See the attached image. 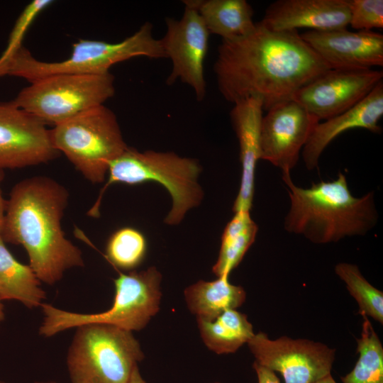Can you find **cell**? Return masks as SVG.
I'll use <instances>...</instances> for the list:
<instances>
[{
    "label": "cell",
    "mask_w": 383,
    "mask_h": 383,
    "mask_svg": "<svg viewBox=\"0 0 383 383\" xmlns=\"http://www.w3.org/2000/svg\"><path fill=\"white\" fill-rule=\"evenodd\" d=\"M330 69L297 30H274L260 22L244 36L222 40L213 65L226 101L234 104L257 97L265 111L292 99Z\"/></svg>",
    "instance_id": "6da1fadb"
},
{
    "label": "cell",
    "mask_w": 383,
    "mask_h": 383,
    "mask_svg": "<svg viewBox=\"0 0 383 383\" xmlns=\"http://www.w3.org/2000/svg\"><path fill=\"white\" fill-rule=\"evenodd\" d=\"M68 199L64 186L38 176L17 183L6 200L0 236L4 243L25 248L29 266L48 284L61 279L66 270L84 266L81 250L62 228Z\"/></svg>",
    "instance_id": "7a4b0ae2"
},
{
    "label": "cell",
    "mask_w": 383,
    "mask_h": 383,
    "mask_svg": "<svg viewBox=\"0 0 383 383\" xmlns=\"http://www.w3.org/2000/svg\"><path fill=\"white\" fill-rule=\"evenodd\" d=\"M282 178L291 201L284 223L289 233L325 244L348 236L364 235L377 222L374 192L354 196L341 172L334 180L313 183L307 189L296 186L290 172L282 173Z\"/></svg>",
    "instance_id": "3957f363"
},
{
    "label": "cell",
    "mask_w": 383,
    "mask_h": 383,
    "mask_svg": "<svg viewBox=\"0 0 383 383\" xmlns=\"http://www.w3.org/2000/svg\"><path fill=\"white\" fill-rule=\"evenodd\" d=\"M201 171L199 163L193 158L181 157L173 152H140L128 147L111 162L107 181L87 215L99 217L103 195L114 183L136 185L155 182L167 190L172 199V208L165 222L177 225L189 210L201 202L203 191L198 183Z\"/></svg>",
    "instance_id": "277c9868"
},
{
    "label": "cell",
    "mask_w": 383,
    "mask_h": 383,
    "mask_svg": "<svg viewBox=\"0 0 383 383\" xmlns=\"http://www.w3.org/2000/svg\"><path fill=\"white\" fill-rule=\"evenodd\" d=\"M138 56L167 58L160 40L154 37L152 25L148 22L121 42L80 40L73 44L70 57L59 62L40 61L21 47L0 63V77L14 76L33 82L56 74H102L109 72L113 65Z\"/></svg>",
    "instance_id": "5b68a950"
},
{
    "label": "cell",
    "mask_w": 383,
    "mask_h": 383,
    "mask_svg": "<svg viewBox=\"0 0 383 383\" xmlns=\"http://www.w3.org/2000/svg\"><path fill=\"white\" fill-rule=\"evenodd\" d=\"M162 275L155 267L120 273L114 280L112 306L98 313H79L42 304L44 318L40 334L50 337L87 324H105L132 332L143 329L159 311Z\"/></svg>",
    "instance_id": "8992f818"
},
{
    "label": "cell",
    "mask_w": 383,
    "mask_h": 383,
    "mask_svg": "<svg viewBox=\"0 0 383 383\" xmlns=\"http://www.w3.org/2000/svg\"><path fill=\"white\" fill-rule=\"evenodd\" d=\"M77 328L67 358L71 383H128L144 357L132 332L95 323Z\"/></svg>",
    "instance_id": "52a82bcc"
},
{
    "label": "cell",
    "mask_w": 383,
    "mask_h": 383,
    "mask_svg": "<svg viewBox=\"0 0 383 383\" xmlns=\"http://www.w3.org/2000/svg\"><path fill=\"white\" fill-rule=\"evenodd\" d=\"M50 135L54 148L91 183L103 182L111 162L128 147L116 115L104 104L55 126Z\"/></svg>",
    "instance_id": "ba28073f"
},
{
    "label": "cell",
    "mask_w": 383,
    "mask_h": 383,
    "mask_svg": "<svg viewBox=\"0 0 383 383\" xmlns=\"http://www.w3.org/2000/svg\"><path fill=\"white\" fill-rule=\"evenodd\" d=\"M114 92V77L110 72L56 74L30 82L11 102L45 124L56 126L103 105Z\"/></svg>",
    "instance_id": "9c48e42d"
},
{
    "label": "cell",
    "mask_w": 383,
    "mask_h": 383,
    "mask_svg": "<svg viewBox=\"0 0 383 383\" xmlns=\"http://www.w3.org/2000/svg\"><path fill=\"white\" fill-rule=\"evenodd\" d=\"M259 365L279 372L284 383H314L331 374L335 350L308 339L272 340L259 332L247 343Z\"/></svg>",
    "instance_id": "30bf717a"
},
{
    "label": "cell",
    "mask_w": 383,
    "mask_h": 383,
    "mask_svg": "<svg viewBox=\"0 0 383 383\" xmlns=\"http://www.w3.org/2000/svg\"><path fill=\"white\" fill-rule=\"evenodd\" d=\"M166 32L160 40L167 58L172 62L167 84L177 79L192 87L198 101L206 94L204 60L209 32L194 9L185 6L179 19L167 18Z\"/></svg>",
    "instance_id": "8fae6325"
},
{
    "label": "cell",
    "mask_w": 383,
    "mask_h": 383,
    "mask_svg": "<svg viewBox=\"0 0 383 383\" xmlns=\"http://www.w3.org/2000/svg\"><path fill=\"white\" fill-rule=\"evenodd\" d=\"M382 79L383 72L372 68H333L301 88L292 99L325 121L357 104Z\"/></svg>",
    "instance_id": "7c38bea8"
},
{
    "label": "cell",
    "mask_w": 383,
    "mask_h": 383,
    "mask_svg": "<svg viewBox=\"0 0 383 383\" xmlns=\"http://www.w3.org/2000/svg\"><path fill=\"white\" fill-rule=\"evenodd\" d=\"M46 124L11 101L0 104V168L47 163L59 155Z\"/></svg>",
    "instance_id": "4fadbf2b"
},
{
    "label": "cell",
    "mask_w": 383,
    "mask_h": 383,
    "mask_svg": "<svg viewBox=\"0 0 383 383\" xmlns=\"http://www.w3.org/2000/svg\"><path fill=\"white\" fill-rule=\"evenodd\" d=\"M262 117L260 159L290 172L313 128L320 122L294 99L279 104Z\"/></svg>",
    "instance_id": "5bb4252c"
},
{
    "label": "cell",
    "mask_w": 383,
    "mask_h": 383,
    "mask_svg": "<svg viewBox=\"0 0 383 383\" xmlns=\"http://www.w3.org/2000/svg\"><path fill=\"white\" fill-rule=\"evenodd\" d=\"M301 38L331 68L372 69L383 65V35L347 28L307 30Z\"/></svg>",
    "instance_id": "9a60e30c"
},
{
    "label": "cell",
    "mask_w": 383,
    "mask_h": 383,
    "mask_svg": "<svg viewBox=\"0 0 383 383\" xmlns=\"http://www.w3.org/2000/svg\"><path fill=\"white\" fill-rule=\"evenodd\" d=\"M349 21L350 0H277L260 22L274 30L326 31L347 28Z\"/></svg>",
    "instance_id": "2e32d148"
},
{
    "label": "cell",
    "mask_w": 383,
    "mask_h": 383,
    "mask_svg": "<svg viewBox=\"0 0 383 383\" xmlns=\"http://www.w3.org/2000/svg\"><path fill=\"white\" fill-rule=\"evenodd\" d=\"M383 115V82L360 102L351 109L313 128L303 148L302 157L306 168L315 169L326 148L342 133L353 128H364L374 133L381 132L379 125Z\"/></svg>",
    "instance_id": "e0dca14e"
},
{
    "label": "cell",
    "mask_w": 383,
    "mask_h": 383,
    "mask_svg": "<svg viewBox=\"0 0 383 383\" xmlns=\"http://www.w3.org/2000/svg\"><path fill=\"white\" fill-rule=\"evenodd\" d=\"M231 119L240 147L242 167L238 194L233 206L235 212L250 211L255 190L256 164L260 159V130L263 106L259 98L250 97L236 101Z\"/></svg>",
    "instance_id": "ac0fdd59"
},
{
    "label": "cell",
    "mask_w": 383,
    "mask_h": 383,
    "mask_svg": "<svg viewBox=\"0 0 383 383\" xmlns=\"http://www.w3.org/2000/svg\"><path fill=\"white\" fill-rule=\"evenodd\" d=\"M184 6L196 10L210 34L233 40L250 33L255 27L253 10L245 0H187Z\"/></svg>",
    "instance_id": "d6986e66"
},
{
    "label": "cell",
    "mask_w": 383,
    "mask_h": 383,
    "mask_svg": "<svg viewBox=\"0 0 383 383\" xmlns=\"http://www.w3.org/2000/svg\"><path fill=\"white\" fill-rule=\"evenodd\" d=\"M187 307L196 318L212 321L228 309H236L245 301L244 289L228 281V276L216 280L199 281L184 290Z\"/></svg>",
    "instance_id": "ffe728a7"
},
{
    "label": "cell",
    "mask_w": 383,
    "mask_h": 383,
    "mask_svg": "<svg viewBox=\"0 0 383 383\" xmlns=\"http://www.w3.org/2000/svg\"><path fill=\"white\" fill-rule=\"evenodd\" d=\"M45 298L32 268L16 260L0 236V299L17 300L32 309L41 306Z\"/></svg>",
    "instance_id": "44dd1931"
},
{
    "label": "cell",
    "mask_w": 383,
    "mask_h": 383,
    "mask_svg": "<svg viewBox=\"0 0 383 383\" xmlns=\"http://www.w3.org/2000/svg\"><path fill=\"white\" fill-rule=\"evenodd\" d=\"M201 338L206 347L217 354L235 353L254 336L247 316L228 309L212 321L197 318Z\"/></svg>",
    "instance_id": "7402d4cb"
},
{
    "label": "cell",
    "mask_w": 383,
    "mask_h": 383,
    "mask_svg": "<svg viewBox=\"0 0 383 383\" xmlns=\"http://www.w3.org/2000/svg\"><path fill=\"white\" fill-rule=\"evenodd\" d=\"M257 230L250 211L235 212L223 232L218 257L212 268L213 274L218 277H228L254 243Z\"/></svg>",
    "instance_id": "603a6c76"
},
{
    "label": "cell",
    "mask_w": 383,
    "mask_h": 383,
    "mask_svg": "<svg viewBox=\"0 0 383 383\" xmlns=\"http://www.w3.org/2000/svg\"><path fill=\"white\" fill-rule=\"evenodd\" d=\"M363 321L356 340L359 358L353 370L342 377L343 383H383V347L368 318Z\"/></svg>",
    "instance_id": "cb8c5ba5"
},
{
    "label": "cell",
    "mask_w": 383,
    "mask_h": 383,
    "mask_svg": "<svg viewBox=\"0 0 383 383\" xmlns=\"http://www.w3.org/2000/svg\"><path fill=\"white\" fill-rule=\"evenodd\" d=\"M335 272L343 281L355 299L359 313L383 323V293L373 287L361 274L355 265L340 262L335 266Z\"/></svg>",
    "instance_id": "d4e9b609"
},
{
    "label": "cell",
    "mask_w": 383,
    "mask_h": 383,
    "mask_svg": "<svg viewBox=\"0 0 383 383\" xmlns=\"http://www.w3.org/2000/svg\"><path fill=\"white\" fill-rule=\"evenodd\" d=\"M147 252V241L143 234L131 227L115 231L108 240L106 257L115 267L133 270L143 261Z\"/></svg>",
    "instance_id": "484cf974"
},
{
    "label": "cell",
    "mask_w": 383,
    "mask_h": 383,
    "mask_svg": "<svg viewBox=\"0 0 383 383\" xmlns=\"http://www.w3.org/2000/svg\"><path fill=\"white\" fill-rule=\"evenodd\" d=\"M349 26L357 30L383 27L382 0H350Z\"/></svg>",
    "instance_id": "4316f807"
},
{
    "label": "cell",
    "mask_w": 383,
    "mask_h": 383,
    "mask_svg": "<svg viewBox=\"0 0 383 383\" xmlns=\"http://www.w3.org/2000/svg\"><path fill=\"white\" fill-rule=\"evenodd\" d=\"M52 2L50 0H34L26 6L13 28L7 46L0 57V63L6 61L22 47L21 42L28 28L39 13Z\"/></svg>",
    "instance_id": "83f0119b"
},
{
    "label": "cell",
    "mask_w": 383,
    "mask_h": 383,
    "mask_svg": "<svg viewBox=\"0 0 383 383\" xmlns=\"http://www.w3.org/2000/svg\"><path fill=\"white\" fill-rule=\"evenodd\" d=\"M253 367L257 376L258 383H280L272 370L259 365L256 362H254Z\"/></svg>",
    "instance_id": "f1b7e54d"
},
{
    "label": "cell",
    "mask_w": 383,
    "mask_h": 383,
    "mask_svg": "<svg viewBox=\"0 0 383 383\" xmlns=\"http://www.w3.org/2000/svg\"><path fill=\"white\" fill-rule=\"evenodd\" d=\"M4 177V171L0 168V185ZM6 200L3 197L2 192L0 187V232L2 227L4 221L5 209H6Z\"/></svg>",
    "instance_id": "f546056e"
},
{
    "label": "cell",
    "mask_w": 383,
    "mask_h": 383,
    "mask_svg": "<svg viewBox=\"0 0 383 383\" xmlns=\"http://www.w3.org/2000/svg\"><path fill=\"white\" fill-rule=\"evenodd\" d=\"M128 383H146L141 377L138 367H136L133 371Z\"/></svg>",
    "instance_id": "4dcf8cb0"
},
{
    "label": "cell",
    "mask_w": 383,
    "mask_h": 383,
    "mask_svg": "<svg viewBox=\"0 0 383 383\" xmlns=\"http://www.w3.org/2000/svg\"><path fill=\"white\" fill-rule=\"evenodd\" d=\"M314 383H337L331 374L327 375L326 377L316 381Z\"/></svg>",
    "instance_id": "1f68e13d"
},
{
    "label": "cell",
    "mask_w": 383,
    "mask_h": 383,
    "mask_svg": "<svg viewBox=\"0 0 383 383\" xmlns=\"http://www.w3.org/2000/svg\"><path fill=\"white\" fill-rule=\"evenodd\" d=\"M4 317H5V314H4V306L1 303V300L0 299V323L4 321Z\"/></svg>",
    "instance_id": "d6a6232c"
},
{
    "label": "cell",
    "mask_w": 383,
    "mask_h": 383,
    "mask_svg": "<svg viewBox=\"0 0 383 383\" xmlns=\"http://www.w3.org/2000/svg\"><path fill=\"white\" fill-rule=\"evenodd\" d=\"M35 383H56L55 382H35Z\"/></svg>",
    "instance_id": "836d02e7"
},
{
    "label": "cell",
    "mask_w": 383,
    "mask_h": 383,
    "mask_svg": "<svg viewBox=\"0 0 383 383\" xmlns=\"http://www.w3.org/2000/svg\"><path fill=\"white\" fill-rule=\"evenodd\" d=\"M0 383H6V382H4L2 380H0Z\"/></svg>",
    "instance_id": "e575fe53"
}]
</instances>
